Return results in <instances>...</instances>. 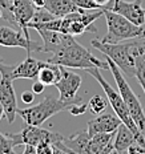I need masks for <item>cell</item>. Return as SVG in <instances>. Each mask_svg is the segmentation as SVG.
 <instances>
[{"label": "cell", "mask_w": 145, "mask_h": 154, "mask_svg": "<svg viewBox=\"0 0 145 154\" xmlns=\"http://www.w3.org/2000/svg\"><path fill=\"white\" fill-rule=\"evenodd\" d=\"M37 32L41 36V38H43V45L37 47V52H44V53L52 54L61 44L64 33L56 32V31H47V29H39Z\"/></svg>", "instance_id": "19"}, {"label": "cell", "mask_w": 145, "mask_h": 154, "mask_svg": "<svg viewBox=\"0 0 145 154\" xmlns=\"http://www.w3.org/2000/svg\"><path fill=\"white\" fill-rule=\"evenodd\" d=\"M87 73L91 75L93 79L100 84V86H101L102 91H104V93H105V96H107V100L109 102V105H111L112 109L115 110V114L117 116V117L122 121V124H124L125 126L129 128V129L133 131L134 136H136V142L145 146V136L138 130L137 125L134 124L133 118H132V116H131L129 109H128L125 101L122 100L120 92H117L116 89L112 88V85L101 76L99 68H89V69H87Z\"/></svg>", "instance_id": "3"}, {"label": "cell", "mask_w": 145, "mask_h": 154, "mask_svg": "<svg viewBox=\"0 0 145 154\" xmlns=\"http://www.w3.org/2000/svg\"><path fill=\"white\" fill-rule=\"evenodd\" d=\"M8 136L14 141L15 146H20V145L37 146L41 142H51L52 145H56L57 142L64 140V137L60 133L43 129L41 126H33V125H27V124L21 129V131H19V133H8Z\"/></svg>", "instance_id": "8"}, {"label": "cell", "mask_w": 145, "mask_h": 154, "mask_svg": "<svg viewBox=\"0 0 145 154\" xmlns=\"http://www.w3.org/2000/svg\"><path fill=\"white\" fill-rule=\"evenodd\" d=\"M113 2H118V0H113Z\"/></svg>", "instance_id": "36"}, {"label": "cell", "mask_w": 145, "mask_h": 154, "mask_svg": "<svg viewBox=\"0 0 145 154\" xmlns=\"http://www.w3.org/2000/svg\"><path fill=\"white\" fill-rule=\"evenodd\" d=\"M122 124V121L116 114L102 113L96 116L91 121H88V130L89 136L97 133H116L118 126Z\"/></svg>", "instance_id": "15"}, {"label": "cell", "mask_w": 145, "mask_h": 154, "mask_svg": "<svg viewBox=\"0 0 145 154\" xmlns=\"http://www.w3.org/2000/svg\"><path fill=\"white\" fill-rule=\"evenodd\" d=\"M61 79V66L52 64L49 61H40V70H39L37 80L44 85H56Z\"/></svg>", "instance_id": "17"}, {"label": "cell", "mask_w": 145, "mask_h": 154, "mask_svg": "<svg viewBox=\"0 0 145 154\" xmlns=\"http://www.w3.org/2000/svg\"><path fill=\"white\" fill-rule=\"evenodd\" d=\"M105 8L117 12L118 15L124 16L125 19H128L138 27H143L145 24V9L141 5V0H133V2L118 0V2L108 3Z\"/></svg>", "instance_id": "12"}, {"label": "cell", "mask_w": 145, "mask_h": 154, "mask_svg": "<svg viewBox=\"0 0 145 154\" xmlns=\"http://www.w3.org/2000/svg\"><path fill=\"white\" fill-rule=\"evenodd\" d=\"M52 154H67V153H64L61 149H59V147L53 146V153H52Z\"/></svg>", "instance_id": "30"}, {"label": "cell", "mask_w": 145, "mask_h": 154, "mask_svg": "<svg viewBox=\"0 0 145 154\" xmlns=\"http://www.w3.org/2000/svg\"><path fill=\"white\" fill-rule=\"evenodd\" d=\"M5 3H7V4H9V5H12L14 4V0H4Z\"/></svg>", "instance_id": "33"}, {"label": "cell", "mask_w": 145, "mask_h": 154, "mask_svg": "<svg viewBox=\"0 0 145 154\" xmlns=\"http://www.w3.org/2000/svg\"><path fill=\"white\" fill-rule=\"evenodd\" d=\"M104 15V11L101 9H93V11H81L72 12V14L61 17L60 31L64 35H71V36H80L85 32H96V28L93 27V23Z\"/></svg>", "instance_id": "7"}, {"label": "cell", "mask_w": 145, "mask_h": 154, "mask_svg": "<svg viewBox=\"0 0 145 154\" xmlns=\"http://www.w3.org/2000/svg\"><path fill=\"white\" fill-rule=\"evenodd\" d=\"M37 154H52L53 153V145L51 142H41L36 146Z\"/></svg>", "instance_id": "25"}, {"label": "cell", "mask_w": 145, "mask_h": 154, "mask_svg": "<svg viewBox=\"0 0 145 154\" xmlns=\"http://www.w3.org/2000/svg\"><path fill=\"white\" fill-rule=\"evenodd\" d=\"M107 63L109 65V70H111L112 76H113L122 100L125 101L128 109H129L134 124L137 125L138 130L145 136V113L143 110V106H141V104H140V100H138V97L136 96V93L133 92V89L131 88V85L128 84V81L125 80L124 73L120 70V68H118L109 57H107Z\"/></svg>", "instance_id": "5"}, {"label": "cell", "mask_w": 145, "mask_h": 154, "mask_svg": "<svg viewBox=\"0 0 145 154\" xmlns=\"http://www.w3.org/2000/svg\"><path fill=\"white\" fill-rule=\"evenodd\" d=\"M3 116H4V108H3L2 102H0V120L3 118Z\"/></svg>", "instance_id": "31"}, {"label": "cell", "mask_w": 145, "mask_h": 154, "mask_svg": "<svg viewBox=\"0 0 145 154\" xmlns=\"http://www.w3.org/2000/svg\"><path fill=\"white\" fill-rule=\"evenodd\" d=\"M44 8L56 17H64L72 12L81 11L75 4V0H47Z\"/></svg>", "instance_id": "18"}, {"label": "cell", "mask_w": 145, "mask_h": 154, "mask_svg": "<svg viewBox=\"0 0 145 154\" xmlns=\"http://www.w3.org/2000/svg\"><path fill=\"white\" fill-rule=\"evenodd\" d=\"M104 11L105 20H107L108 32L102 41L107 43H121V41L133 40L138 37H145V29L144 27H138L133 24L124 16L118 15L117 12L112 11L109 8L102 7Z\"/></svg>", "instance_id": "4"}, {"label": "cell", "mask_w": 145, "mask_h": 154, "mask_svg": "<svg viewBox=\"0 0 145 154\" xmlns=\"http://www.w3.org/2000/svg\"><path fill=\"white\" fill-rule=\"evenodd\" d=\"M39 70H40V61L28 54V57L21 61L17 65H9V64H0V75L5 73L11 77L12 80H17V79H37Z\"/></svg>", "instance_id": "10"}, {"label": "cell", "mask_w": 145, "mask_h": 154, "mask_svg": "<svg viewBox=\"0 0 145 154\" xmlns=\"http://www.w3.org/2000/svg\"><path fill=\"white\" fill-rule=\"evenodd\" d=\"M44 88H46V85H44L41 81H39V80H37V81H35L33 84H32L31 89H32V92H33L35 94H41V93L44 92Z\"/></svg>", "instance_id": "27"}, {"label": "cell", "mask_w": 145, "mask_h": 154, "mask_svg": "<svg viewBox=\"0 0 145 154\" xmlns=\"http://www.w3.org/2000/svg\"><path fill=\"white\" fill-rule=\"evenodd\" d=\"M11 12H12V25H17L19 29H21L25 36L30 37L28 24H30L35 12H36V8L33 7L32 2L31 0H14Z\"/></svg>", "instance_id": "14"}, {"label": "cell", "mask_w": 145, "mask_h": 154, "mask_svg": "<svg viewBox=\"0 0 145 154\" xmlns=\"http://www.w3.org/2000/svg\"><path fill=\"white\" fill-rule=\"evenodd\" d=\"M121 154H129V153H128V152H122Z\"/></svg>", "instance_id": "34"}, {"label": "cell", "mask_w": 145, "mask_h": 154, "mask_svg": "<svg viewBox=\"0 0 145 154\" xmlns=\"http://www.w3.org/2000/svg\"><path fill=\"white\" fill-rule=\"evenodd\" d=\"M23 154H37V153H36V146L25 145V149H24Z\"/></svg>", "instance_id": "28"}, {"label": "cell", "mask_w": 145, "mask_h": 154, "mask_svg": "<svg viewBox=\"0 0 145 154\" xmlns=\"http://www.w3.org/2000/svg\"><path fill=\"white\" fill-rule=\"evenodd\" d=\"M80 85H81V77L76 75V73L71 72L65 66H61V79L55 85L56 89L59 91L60 100L69 105L81 102V98L77 97V91H79Z\"/></svg>", "instance_id": "9"}, {"label": "cell", "mask_w": 145, "mask_h": 154, "mask_svg": "<svg viewBox=\"0 0 145 154\" xmlns=\"http://www.w3.org/2000/svg\"><path fill=\"white\" fill-rule=\"evenodd\" d=\"M95 2H96V3H97V4L100 5V7H101V8H102V7H105V5H107V4H108V3H109V2H111V0H95Z\"/></svg>", "instance_id": "29"}, {"label": "cell", "mask_w": 145, "mask_h": 154, "mask_svg": "<svg viewBox=\"0 0 145 154\" xmlns=\"http://www.w3.org/2000/svg\"><path fill=\"white\" fill-rule=\"evenodd\" d=\"M33 100H35V93L32 91H24L21 93V101H23L24 104L30 105L33 102Z\"/></svg>", "instance_id": "26"}, {"label": "cell", "mask_w": 145, "mask_h": 154, "mask_svg": "<svg viewBox=\"0 0 145 154\" xmlns=\"http://www.w3.org/2000/svg\"><path fill=\"white\" fill-rule=\"evenodd\" d=\"M75 4L80 9H87V11H93V9H101V7L95 2V0H75Z\"/></svg>", "instance_id": "23"}, {"label": "cell", "mask_w": 145, "mask_h": 154, "mask_svg": "<svg viewBox=\"0 0 145 154\" xmlns=\"http://www.w3.org/2000/svg\"><path fill=\"white\" fill-rule=\"evenodd\" d=\"M133 143H136V136H134L133 131L129 128L125 126L124 124H121L115 134V141H113L115 149H117L121 153L127 152L128 147L132 146Z\"/></svg>", "instance_id": "20"}, {"label": "cell", "mask_w": 145, "mask_h": 154, "mask_svg": "<svg viewBox=\"0 0 145 154\" xmlns=\"http://www.w3.org/2000/svg\"><path fill=\"white\" fill-rule=\"evenodd\" d=\"M133 53L136 57V79L145 93V37L134 38Z\"/></svg>", "instance_id": "16"}, {"label": "cell", "mask_w": 145, "mask_h": 154, "mask_svg": "<svg viewBox=\"0 0 145 154\" xmlns=\"http://www.w3.org/2000/svg\"><path fill=\"white\" fill-rule=\"evenodd\" d=\"M69 106V104L63 102L60 98H56L53 96H47L46 98H43L39 104L33 105V106H30L27 109H17V114L27 125L41 126L55 114L63 110H68Z\"/></svg>", "instance_id": "6"}, {"label": "cell", "mask_w": 145, "mask_h": 154, "mask_svg": "<svg viewBox=\"0 0 145 154\" xmlns=\"http://www.w3.org/2000/svg\"><path fill=\"white\" fill-rule=\"evenodd\" d=\"M108 154H121V152H118L117 149H115V147H113V149H112V150H111V152H109Z\"/></svg>", "instance_id": "32"}, {"label": "cell", "mask_w": 145, "mask_h": 154, "mask_svg": "<svg viewBox=\"0 0 145 154\" xmlns=\"http://www.w3.org/2000/svg\"><path fill=\"white\" fill-rule=\"evenodd\" d=\"M133 40L121 41V43H107L95 38L91 41V45L109 57L125 76L133 79L136 77V57L133 53Z\"/></svg>", "instance_id": "2"}, {"label": "cell", "mask_w": 145, "mask_h": 154, "mask_svg": "<svg viewBox=\"0 0 145 154\" xmlns=\"http://www.w3.org/2000/svg\"><path fill=\"white\" fill-rule=\"evenodd\" d=\"M14 147V141L9 138L8 134H3L0 131V154H12Z\"/></svg>", "instance_id": "22"}, {"label": "cell", "mask_w": 145, "mask_h": 154, "mask_svg": "<svg viewBox=\"0 0 145 154\" xmlns=\"http://www.w3.org/2000/svg\"><path fill=\"white\" fill-rule=\"evenodd\" d=\"M68 110L72 116H81V114H84L85 112H88V104H84V102L73 104L69 106Z\"/></svg>", "instance_id": "24"}, {"label": "cell", "mask_w": 145, "mask_h": 154, "mask_svg": "<svg viewBox=\"0 0 145 154\" xmlns=\"http://www.w3.org/2000/svg\"><path fill=\"white\" fill-rule=\"evenodd\" d=\"M48 61L60 66H65V68L84 70L89 68H99L109 70L107 61H101L97 57H95L87 48L77 43L75 37L71 35H64L61 44L52 53V57H49Z\"/></svg>", "instance_id": "1"}, {"label": "cell", "mask_w": 145, "mask_h": 154, "mask_svg": "<svg viewBox=\"0 0 145 154\" xmlns=\"http://www.w3.org/2000/svg\"><path fill=\"white\" fill-rule=\"evenodd\" d=\"M0 45L8 48H23L31 54L32 51H37V44H35L30 37L24 35L21 29H14L11 27H0Z\"/></svg>", "instance_id": "13"}, {"label": "cell", "mask_w": 145, "mask_h": 154, "mask_svg": "<svg viewBox=\"0 0 145 154\" xmlns=\"http://www.w3.org/2000/svg\"><path fill=\"white\" fill-rule=\"evenodd\" d=\"M2 63H3V60H2V59H0V64H2Z\"/></svg>", "instance_id": "35"}, {"label": "cell", "mask_w": 145, "mask_h": 154, "mask_svg": "<svg viewBox=\"0 0 145 154\" xmlns=\"http://www.w3.org/2000/svg\"><path fill=\"white\" fill-rule=\"evenodd\" d=\"M107 106H108V100L102 97L101 94H95L93 97H91V100L88 102V110L96 116L104 113Z\"/></svg>", "instance_id": "21"}, {"label": "cell", "mask_w": 145, "mask_h": 154, "mask_svg": "<svg viewBox=\"0 0 145 154\" xmlns=\"http://www.w3.org/2000/svg\"><path fill=\"white\" fill-rule=\"evenodd\" d=\"M0 102L4 108L7 121L9 124H14L17 114V101H16L14 80L5 73H2V80H0Z\"/></svg>", "instance_id": "11"}]
</instances>
